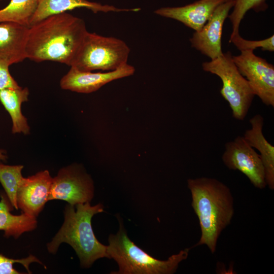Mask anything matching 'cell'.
Segmentation results:
<instances>
[{
	"mask_svg": "<svg viewBox=\"0 0 274 274\" xmlns=\"http://www.w3.org/2000/svg\"><path fill=\"white\" fill-rule=\"evenodd\" d=\"M88 32L85 23L66 12L50 16L29 27L26 58L71 66Z\"/></svg>",
	"mask_w": 274,
	"mask_h": 274,
	"instance_id": "1",
	"label": "cell"
},
{
	"mask_svg": "<svg viewBox=\"0 0 274 274\" xmlns=\"http://www.w3.org/2000/svg\"><path fill=\"white\" fill-rule=\"evenodd\" d=\"M187 186L201 230L200 239L193 247L206 245L214 254L221 232L230 224L234 215L231 192L225 184L212 178L189 179Z\"/></svg>",
	"mask_w": 274,
	"mask_h": 274,
	"instance_id": "2",
	"label": "cell"
},
{
	"mask_svg": "<svg viewBox=\"0 0 274 274\" xmlns=\"http://www.w3.org/2000/svg\"><path fill=\"white\" fill-rule=\"evenodd\" d=\"M102 212L101 203L93 206L89 202L67 204L62 226L47 245L49 252L55 254L61 243H67L75 251L83 268L89 267L98 259L109 258L107 246L97 240L91 225L92 217Z\"/></svg>",
	"mask_w": 274,
	"mask_h": 274,
	"instance_id": "3",
	"label": "cell"
},
{
	"mask_svg": "<svg viewBox=\"0 0 274 274\" xmlns=\"http://www.w3.org/2000/svg\"><path fill=\"white\" fill-rule=\"evenodd\" d=\"M120 227L116 234L109 237L107 252L118 264L119 270L113 274H172L175 273L180 263L187 259L190 248H185L160 260L149 255L136 246L128 237L121 219Z\"/></svg>",
	"mask_w": 274,
	"mask_h": 274,
	"instance_id": "4",
	"label": "cell"
},
{
	"mask_svg": "<svg viewBox=\"0 0 274 274\" xmlns=\"http://www.w3.org/2000/svg\"><path fill=\"white\" fill-rule=\"evenodd\" d=\"M130 48L123 41L87 32L71 67L82 71H111L128 63Z\"/></svg>",
	"mask_w": 274,
	"mask_h": 274,
	"instance_id": "5",
	"label": "cell"
},
{
	"mask_svg": "<svg viewBox=\"0 0 274 274\" xmlns=\"http://www.w3.org/2000/svg\"><path fill=\"white\" fill-rule=\"evenodd\" d=\"M204 71L218 76L222 81L220 93L228 102L233 117L239 121L246 118L255 94L247 80L235 64L232 55L228 51L202 64Z\"/></svg>",
	"mask_w": 274,
	"mask_h": 274,
	"instance_id": "6",
	"label": "cell"
},
{
	"mask_svg": "<svg viewBox=\"0 0 274 274\" xmlns=\"http://www.w3.org/2000/svg\"><path fill=\"white\" fill-rule=\"evenodd\" d=\"M241 74L248 81L255 95L267 106L274 107V66L265 59L256 56L253 51H241L233 56Z\"/></svg>",
	"mask_w": 274,
	"mask_h": 274,
	"instance_id": "7",
	"label": "cell"
},
{
	"mask_svg": "<svg viewBox=\"0 0 274 274\" xmlns=\"http://www.w3.org/2000/svg\"><path fill=\"white\" fill-rule=\"evenodd\" d=\"M222 160L229 169L244 174L255 187L262 189L267 186L261 157L244 136H237L226 143Z\"/></svg>",
	"mask_w": 274,
	"mask_h": 274,
	"instance_id": "8",
	"label": "cell"
},
{
	"mask_svg": "<svg viewBox=\"0 0 274 274\" xmlns=\"http://www.w3.org/2000/svg\"><path fill=\"white\" fill-rule=\"evenodd\" d=\"M93 186L91 179L75 168L60 170L52 178L48 200H64L71 205L91 201L93 196Z\"/></svg>",
	"mask_w": 274,
	"mask_h": 274,
	"instance_id": "9",
	"label": "cell"
},
{
	"mask_svg": "<svg viewBox=\"0 0 274 274\" xmlns=\"http://www.w3.org/2000/svg\"><path fill=\"white\" fill-rule=\"evenodd\" d=\"M235 0L218 6L206 23L190 39L191 46L213 60L222 54L221 37L224 21L234 6Z\"/></svg>",
	"mask_w": 274,
	"mask_h": 274,
	"instance_id": "10",
	"label": "cell"
},
{
	"mask_svg": "<svg viewBox=\"0 0 274 274\" xmlns=\"http://www.w3.org/2000/svg\"><path fill=\"white\" fill-rule=\"evenodd\" d=\"M134 72V67L128 63L106 72L82 71L71 67L67 73L61 78L60 85L63 89L89 93L97 91L111 81L131 76Z\"/></svg>",
	"mask_w": 274,
	"mask_h": 274,
	"instance_id": "11",
	"label": "cell"
},
{
	"mask_svg": "<svg viewBox=\"0 0 274 274\" xmlns=\"http://www.w3.org/2000/svg\"><path fill=\"white\" fill-rule=\"evenodd\" d=\"M52 178L47 170L23 178L17 194L18 209L37 216L48 201Z\"/></svg>",
	"mask_w": 274,
	"mask_h": 274,
	"instance_id": "12",
	"label": "cell"
},
{
	"mask_svg": "<svg viewBox=\"0 0 274 274\" xmlns=\"http://www.w3.org/2000/svg\"><path fill=\"white\" fill-rule=\"evenodd\" d=\"M227 1L198 0L182 7L161 8L154 13L180 21L197 31L204 25L216 8Z\"/></svg>",
	"mask_w": 274,
	"mask_h": 274,
	"instance_id": "13",
	"label": "cell"
},
{
	"mask_svg": "<svg viewBox=\"0 0 274 274\" xmlns=\"http://www.w3.org/2000/svg\"><path fill=\"white\" fill-rule=\"evenodd\" d=\"M80 8L88 9L94 13L99 12H136L140 10L139 8L119 9L87 0H38L37 7L30 20L29 27L50 16Z\"/></svg>",
	"mask_w": 274,
	"mask_h": 274,
	"instance_id": "14",
	"label": "cell"
},
{
	"mask_svg": "<svg viewBox=\"0 0 274 274\" xmlns=\"http://www.w3.org/2000/svg\"><path fill=\"white\" fill-rule=\"evenodd\" d=\"M28 28L14 22H0V59L11 65L26 59L25 46Z\"/></svg>",
	"mask_w": 274,
	"mask_h": 274,
	"instance_id": "15",
	"label": "cell"
},
{
	"mask_svg": "<svg viewBox=\"0 0 274 274\" xmlns=\"http://www.w3.org/2000/svg\"><path fill=\"white\" fill-rule=\"evenodd\" d=\"M251 128L246 130L244 138L253 148L260 152L265 172L266 185L274 189V147L263 135L264 118L256 114L249 120Z\"/></svg>",
	"mask_w": 274,
	"mask_h": 274,
	"instance_id": "16",
	"label": "cell"
},
{
	"mask_svg": "<svg viewBox=\"0 0 274 274\" xmlns=\"http://www.w3.org/2000/svg\"><path fill=\"white\" fill-rule=\"evenodd\" d=\"M0 197V230L4 231L5 237L17 238L23 233L36 228V217L25 213L19 215L12 214L13 206L6 194L2 193Z\"/></svg>",
	"mask_w": 274,
	"mask_h": 274,
	"instance_id": "17",
	"label": "cell"
},
{
	"mask_svg": "<svg viewBox=\"0 0 274 274\" xmlns=\"http://www.w3.org/2000/svg\"><path fill=\"white\" fill-rule=\"evenodd\" d=\"M29 90L22 88H6L0 90V101L9 114L12 121L13 133H29L27 119L22 115L21 106L28 100Z\"/></svg>",
	"mask_w": 274,
	"mask_h": 274,
	"instance_id": "18",
	"label": "cell"
},
{
	"mask_svg": "<svg viewBox=\"0 0 274 274\" xmlns=\"http://www.w3.org/2000/svg\"><path fill=\"white\" fill-rule=\"evenodd\" d=\"M37 4L38 0H11L0 10V22H14L29 27Z\"/></svg>",
	"mask_w": 274,
	"mask_h": 274,
	"instance_id": "19",
	"label": "cell"
},
{
	"mask_svg": "<svg viewBox=\"0 0 274 274\" xmlns=\"http://www.w3.org/2000/svg\"><path fill=\"white\" fill-rule=\"evenodd\" d=\"M23 165H9L0 162V183L3 187L11 204L16 210L17 194L23 177L22 176Z\"/></svg>",
	"mask_w": 274,
	"mask_h": 274,
	"instance_id": "20",
	"label": "cell"
},
{
	"mask_svg": "<svg viewBox=\"0 0 274 274\" xmlns=\"http://www.w3.org/2000/svg\"><path fill=\"white\" fill-rule=\"evenodd\" d=\"M266 0H235L233 11L228 17L231 21L232 31L230 38L239 34V27L246 13L250 9L255 12L265 11L268 6Z\"/></svg>",
	"mask_w": 274,
	"mask_h": 274,
	"instance_id": "21",
	"label": "cell"
},
{
	"mask_svg": "<svg viewBox=\"0 0 274 274\" xmlns=\"http://www.w3.org/2000/svg\"><path fill=\"white\" fill-rule=\"evenodd\" d=\"M229 42L233 43L240 51L254 50L261 48L262 51H274V36L259 41H250L243 39L240 35L230 38Z\"/></svg>",
	"mask_w": 274,
	"mask_h": 274,
	"instance_id": "22",
	"label": "cell"
},
{
	"mask_svg": "<svg viewBox=\"0 0 274 274\" xmlns=\"http://www.w3.org/2000/svg\"><path fill=\"white\" fill-rule=\"evenodd\" d=\"M32 262H38L45 266L37 258L32 255L25 258L15 259L8 258L0 253V274L23 273L14 268V264L16 263L22 264L27 270V272L30 273L29 265Z\"/></svg>",
	"mask_w": 274,
	"mask_h": 274,
	"instance_id": "23",
	"label": "cell"
},
{
	"mask_svg": "<svg viewBox=\"0 0 274 274\" xmlns=\"http://www.w3.org/2000/svg\"><path fill=\"white\" fill-rule=\"evenodd\" d=\"M10 66L8 62L0 59V90L20 87L11 76L9 71Z\"/></svg>",
	"mask_w": 274,
	"mask_h": 274,
	"instance_id": "24",
	"label": "cell"
},
{
	"mask_svg": "<svg viewBox=\"0 0 274 274\" xmlns=\"http://www.w3.org/2000/svg\"><path fill=\"white\" fill-rule=\"evenodd\" d=\"M5 153L6 152L4 150L0 149V162L6 160L7 159V157Z\"/></svg>",
	"mask_w": 274,
	"mask_h": 274,
	"instance_id": "25",
	"label": "cell"
}]
</instances>
